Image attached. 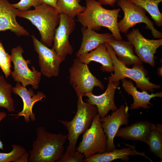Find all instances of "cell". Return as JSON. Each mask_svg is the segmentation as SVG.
<instances>
[{"instance_id":"6da1fadb","label":"cell","mask_w":162,"mask_h":162,"mask_svg":"<svg viewBox=\"0 0 162 162\" xmlns=\"http://www.w3.org/2000/svg\"><path fill=\"white\" fill-rule=\"evenodd\" d=\"M36 137L29 152L28 162H54L58 161L64 153V145L68 135L52 133L43 127L36 131Z\"/></svg>"},{"instance_id":"7a4b0ae2","label":"cell","mask_w":162,"mask_h":162,"mask_svg":"<svg viewBox=\"0 0 162 162\" xmlns=\"http://www.w3.org/2000/svg\"><path fill=\"white\" fill-rule=\"evenodd\" d=\"M86 9L77 16V21L82 27L97 31L105 27L111 31L114 38L122 39L117 25L120 9H106L96 0H86Z\"/></svg>"},{"instance_id":"3957f363","label":"cell","mask_w":162,"mask_h":162,"mask_svg":"<svg viewBox=\"0 0 162 162\" xmlns=\"http://www.w3.org/2000/svg\"><path fill=\"white\" fill-rule=\"evenodd\" d=\"M18 16L28 20L37 28L43 44L48 47L52 46L55 30L60 21V14L56 9L43 3L34 10L20 11Z\"/></svg>"},{"instance_id":"277c9868","label":"cell","mask_w":162,"mask_h":162,"mask_svg":"<svg viewBox=\"0 0 162 162\" xmlns=\"http://www.w3.org/2000/svg\"><path fill=\"white\" fill-rule=\"evenodd\" d=\"M77 109L73 119L70 121L59 120L67 129L69 145L66 149L70 152L76 151V146L79 136L91 126L94 116L98 113L96 106L84 102L82 97L77 95Z\"/></svg>"},{"instance_id":"5b68a950","label":"cell","mask_w":162,"mask_h":162,"mask_svg":"<svg viewBox=\"0 0 162 162\" xmlns=\"http://www.w3.org/2000/svg\"><path fill=\"white\" fill-rule=\"evenodd\" d=\"M113 63L114 73L108 78V81L112 82L119 81L126 78L132 80L136 83V87L142 91L153 93L155 89H160L161 86L153 83L147 77L148 71L142 64L132 65L129 68L121 62L118 58L110 45L104 43Z\"/></svg>"},{"instance_id":"8992f818","label":"cell","mask_w":162,"mask_h":162,"mask_svg":"<svg viewBox=\"0 0 162 162\" xmlns=\"http://www.w3.org/2000/svg\"><path fill=\"white\" fill-rule=\"evenodd\" d=\"M117 3L124 13L123 18L117 23L120 32L127 33L136 24L143 23L146 24V28L151 31L154 38H162V33L155 28L154 22L147 16L143 8L128 0H118Z\"/></svg>"},{"instance_id":"52a82bcc","label":"cell","mask_w":162,"mask_h":162,"mask_svg":"<svg viewBox=\"0 0 162 162\" xmlns=\"http://www.w3.org/2000/svg\"><path fill=\"white\" fill-rule=\"evenodd\" d=\"M107 138L98 114L94 116L90 127L84 133L82 140L76 150L83 154L85 158L106 152Z\"/></svg>"},{"instance_id":"ba28073f","label":"cell","mask_w":162,"mask_h":162,"mask_svg":"<svg viewBox=\"0 0 162 162\" xmlns=\"http://www.w3.org/2000/svg\"><path fill=\"white\" fill-rule=\"evenodd\" d=\"M69 71L70 83L77 95L82 97L87 93H92L94 87L101 90L104 89L102 82L91 73L88 64L83 63L78 58L74 60Z\"/></svg>"},{"instance_id":"9c48e42d","label":"cell","mask_w":162,"mask_h":162,"mask_svg":"<svg viewBox=\"0 0 162 162\" xmlns=\"http://www.w3.org/2000/svg\"><path fill=\"white\" fill-rule=\"evenodd\" d=\"M24 51L20 46L13 48L11 50V61L14 65V70L11 75L14 81L21 83L26 87L31 85L34 89L38 88L41 79V73L32 66V70L28 67L31 63L28 59L26 60L22 53Z\"/></svg>"},{"instance_id":"30bf717a","label":"cell","mask_w":162,"mask_h":162,"mask_svg":"<svg viewBox=\"0 0 162 162\" xmlns=\"http://www.w3.org/2000/svg\"><path fill=\"white\" fill-rule=\"evenodd\" d=\"M126 36L128 41L133 45L135 52L142 62L154 67L155 64L154 55L157 49L162 45V38L147 39L143 36L137 28H133Z\"/></svg>"},{"instance_id":"8fae6325","label":"cell","mask_w":162,"mask_h":162,"mask_svg":"<svg viewBox=\"0 0 162 162\" xmlns=\"http://www.w3.org/2000/svg\"><path fill=\"white\" fill-rule=\"evenodd\" d=\"M75 25L74 19L60 14V21L55 30L52 48L63 61L68 55H72L73 53V49L70 44L69 38Z\"/></svg>"},{"instance_id":"7c38bea8","label":"cell","mask_w":162,"mask_h":162,"mask_svg":"<svg viewBox=\"0 0 162 162\" xmlns=\"http://www.w3.org/2000/svg\"><path fill=\"white\" fill-rule=\"evenodd\" d=\"M34 50L38 53L40 72L48 78L57 76L61 63L63 61L52 48L43 44L33 34L31 36Z\"/></svg>"},{"instance_id":"4fadbf2b","label":"cell","mask_w":162,"mask_h":162,"mask_svg":"<svg viewBox=\"0 0 162 162\" xmlns=\"http://www.w3.org/2000/svg\"><path fill=\"white\" fill-rule=\"evenodd\" d=\"M129 109L127 105L122 104L111 115L100 118L102 128L107 138L106 152L116 148L114 139L120 127L128 124Z\"/></svg>"},{"instance_id":"5bb4252c","label":"cell","mask_w":162,"mask_h":162,"mask_svg":"<svg viewBox=\"0 0 162 162\" xmlns=\"http://www.w3.org/2000/svg\"><path fill=\"white\" fill-rule=\"evenodd\" d=\"M119 84V81L114 82L108 81L107 88L102 94L96 95L92 93H88L84 95L88 98L86 100V102L96 106L98 114L100 118L107 116L109 111L114 112L117 110L114 101V97L116 89Z\"/></svg>"},{"instance_id":"9a60e30c","label":"cell","mask_w":162,"mask_h":162,"mask_svg":"<svg viewBox=\"0 0 162 162\" xmlns=\"http://www.w3.org/2000/svg\"><path fill=\"white\" fill-rule=\"evenodd\" d=\"M12 92L14 94L19 96L23 102L22 110L18 114L14 115L17 117L23 116L26 123H28L31 121H35L36 117L33 112V106L37 102L41 101L43 99L45 98V94L40 92H38L35 94L32 89L27 90L26 87L18 82L15 86L13 87Z\"/></svg>"},{"instance_id":"2e32d148","label":"cell","mask_w":162,"mask_h":162,"mask_svg":"<svg viewBox=\"0 0 162 162\" xmlns=\"http://www.w3.org/2000/svg\"><path fill=\"white\" fill-rule=\"evenodd\" d=\"M20 11L8 0H0V31L9 30L18 36H30L28 32L16 21Z\"/></svg>"},{"instance_id":"e0dca14e","label":"cell","mask_w":162,"mask_h":162,"mask_svg":"<svg viewBox=\"0 0 162 162\" xmlns=\"http://www.w3.org/2000/svg\"><path fill=\"white\" fill-rule=\"evenodd\" d=\"M154 125L148 121H139L130 126L119 128L116 136L126 140L140 141L146 144L148 136Z\"/></svg>"},{"instance_id":"ac0fdd59","label":"cell","mask_w":162,"mask_h":162,"mask_svg":"<svg viewBox=\"0 0 162 162\" xmlns=\"http://www.w3.org/2000/svg\"><path fill=\"white\" fill-rule=\"evenodd\" d=\"M81 30L82 38L80 48L76 54V58L88 53L114 38L109 33H98L90 28L83 27Z\"/></svg>"},{"instance_id":"d6986e66","label":"cell","mask_w":162,"mask_h":162,"mask_svg":"<svg viewBox=\"0 0 162 162\" xmlns=\"http://www.w3.org/2000/svg\"><path fill=\"white\" fill-rule=\"evenodd\" d=\"M124 144L128 147L119 149L115 148L111 151L98 153L88 158H85L84 162H110L116 159L128 161L129 160L130 156L136 155L142 156L146 158L151 162H153L145 155L144 152H139L136 151L134 145H131L125 143Z\"/></svg>"},{"instance_id":"ffe728a7","label":"cell","mask_w":162,"mask_h":162,"mask_svg":"<svg viewBox=\"0 0 162 162\" xmlns=\"http://www.w3.org/2000/svg\"><path fill=\"white\" fill-rule=\"evenodd\" d=\"M122 86L125 92L131 95L133 98L134 102L130 107L131 110H137L140 107L144 109H148L151 107L150 105L153 106L150 102V100L155 97H162V92L152 93L149 94L147 91H142V92L138 91L137 88L135 86L133 82L130 80H128L124 78L121 80Z\"/></svg>"},{"instance_id":"44dd1931","label":"cell","mask_w":162,"mask_h":162,"mask_svg":"<svg viewBox=\"0 0 162 162\" xmlns=\"http://www.w3.org/2000/svg\"><path fill=\"white\" fill-rule=\"evenodd\" d=\"M107 43L111 47L118 59L127 67L143 64L134 54V46L129 41L114 38Z\"/></svg>"},{"instance_id":"7402d4cb","label":"cell","mask_w":162,"mask_h":162,"mask_svg":"<svg viewBox=\"0 0 162 162\" xmlns=\"http://www.w3.org/2000/svg\"><path fill=\"white\" fill-rule=\"evenodd\" d=\"M83 63L88 64L92 61L102 65L100 69L103 72L112 73L114 71L113 63L104 43L102 44L90 52L80 56L78 58Z\"/></svg>"},{"instance_id":"603a6c76","label":"cell","mask_w":162,"mask_h":162,"mask_svg":"<svg viewBox=\"0 0 162 162\" xmlns=\"http://www.w3.org/2000/svg\"><path fill=\"white\" fill-rule=\"evenodd\" d=\"M143 8L150 15L156 25L162 26V14L159 9V4L162 0H128Z\"/></svg>"},{"instance_id":"cb8c5ba5","label":"cell","mask_w":162,"mask_h":162,"mask_svg":"<svg viewBox=\"0 0 162 162\" xmlns=\"http://www.w3.org/2000/svg\"><path fill=\"white\" fill-rule=\"evenodd\" d=\"M80 0H58V11L60 14L74 19L86 9V6L80 4Z\"/></svg>"},{"instance_id":"d4e9b609","label":"cell","mask_w":162,"mask_h":162,"mask_svg":"<svg viewBox=\"0 0 162 162\" xmlns=\"http://www.w3.org/2000/svg\"><path fill=\"white\" fill-rule=\"evenodd\" d=\"M12 88L3 76L0 75V107L6 109L9 112L15 111L14 102L11 96Z\"/></svg>"},{"instance_id":"484cf974","label":"cell","mask_w":162,"mask_h":162,"mask_svg":"<svg viewBox=\"0 0 162 162\" xmlns=\"http://www.w3.org/2000/svg\"><path fill=\"white\" fill-rule=\"evenodd\" d=\"M150 151L162 160V134L157 129L155 125L148 136L146 143Z\"/></svg>"},{"instance_id":"4316f807","label":"cell","mask_w":162,"mask_h":162,"mask_svg":"<svg viewBox=\"0 0 162 162\" xmlns=\"http://www.w3.org/2000/svg\"><path fill=\"white\" fill-rule=\"evenodd\" d=\"M12 147V150L9 152H0V162H16L26 151L23 147L18 144H13Z\"/></svg>"},{"instance_id":"83f0119b","label":"cell","mask_w":162,"mask_h":162,"mask_svg":"<svg viewBox=\"0 0 162 162\" xmlns=\"http://www.w3.org/2000/svg\"><path fill=\"white\" fill-rule=\"evenodd\" d=\"M11 55L6 52L0 41V68L7 78L11 75Z\"/></svg>"},{"instance_id":"f1b7e54d","label":"cell","mask_w":162,"mask_h":162,"mask_svg":"<svg viewBox=\"0 0 162 162\" xmlns=\"http://www.w3.org/2000/svg\"><path fill=\"white\" fill-rule=\"evenodd\" d=\"M84 155L78 151L70 152L66 149L62 158L58 161L59 162H84Z\"/></svg>"},{"instance_id":"f546056e","label":"cell","mask_w":162,"mask_h":162,"mask_svg":"<svg viewBox=\"0 0 162 162\" xmlns=\"http://www.w3.org/2000/svg\"><path fill=\"white\" fill-rule=\"evenodd\" d=\"M42 4L40 0H20L18 3L12 5L14 8L18 9L20 11H24L28 10L31 7L35 8Z\"/></svg>"},{"instance_id":"4dcf8cb0","label":"cell","mask_w":162,"mask_h":162,"mask_svg":"<svg viewBox=\"0 0 162 162\" xmlns=\"http://www.w3.org/2000/svg\"><path fill=\"white\" fill-rule=\"evenodd\" d=\"M43 3L49 5L55 8L58 10L57 2L58 0H40Z\"/></svg>"},{"instance_id":"1f68e13d","label":"cell","mask_w":162,"mask_h":162,"mask_svg":"<svg viewBox=\"0 0 162 162\" xmlns=\"http://www.w3.org/2000/svg\"><path fill=\"white\" fill-rule=\"evenodd\" d=\"M118 0H98L97 1L101 5H109L113 6L117 3Z\"/></svg>"},{"instance_id":"d6a6232c","label":"cell","mask_w":162,"mask_h":162,"mask_svg":"<svg viewBox=\"0 0 162 162\" xmlns=\"http://www.w3.org/2000/svg\"><path fill=\"white\" fill-rule=\"evenodd\" d=\"M29 153L26 151L17 160L16 162H28Z\"/></svg>"},{"instance_id":"836d02e7","label":"cell","mask_w":162,"mask_h":162,"mask_svg":"<svg viewBox=\"0 0 162 162\" xmlns=\"http://www.w3.org/2000/svg\"><path fill=\"white\" fill-rule=\"evenodd\" d=\"M6 113L4 112H0V123L1 121L6 116ZM4 145L2 142L0 140V149L4 150Z\"/></svg>"},{"instance_id":"e575fe53","label":"cell","mask_w":162,"mask_h":162,"mask_svg":"<svg viewBox=\"0 0 162 162\" xmlns=\"http://www.w3.org/2000/svg\"><path fill=\"white\" fill-rule=\"evenodd\" d=\"M156 128L162 134V125L161 124H157L155 125Z\"/></svg>"},{"instance_id":"d590c367","label":"cell","mask_w":162,"mask_h":162,"mask_svg":"<svg viewBox=\"0 0 162 162\" xmlns=\"http://www.w3.org/2000/svg\"><path fill=\"white\" fill-rule=\"evenodd\" d=\"M162 67L159 68L158 69V72H157V74L160 77H162Z\"/></svg>"}]
</instances>
